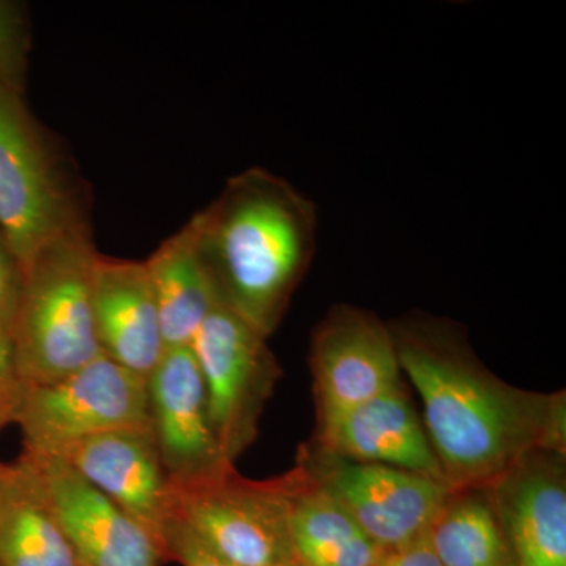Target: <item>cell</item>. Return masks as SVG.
Wrapping results in <instances>:
<instances>
[{"label":"cell","instance_id":"cell-20","mask_svg":"<svg viewBox=\"0 0 566 566\" xmlns=\"http://www.w3.org/2000/svg\"><path fill=\"white\" fill-rule=\"evenodd\" d=\"M163 549L164 556L175 558L182 566H237L175 515L163 528Z\"/></svg>","mask_w":566,"mask_h":566},{"label":"cell","instance_id":"cell-2","mask_svg":"<svg viewBox=\"0 0 566 566\" xmlns=\"http://www.w3.org/2000/svg\"><path fill=\"white\" fill-rule=\"evenodd\" d=\"M191 221L218 303L270 337L314 259V202L279 175L252 167L230 178Z\"/></svg>","mask_w":566,"mask_h":566},{"label":"cell","instance_id":"cell-3","mask_svg":"<svg viewBox=\"0 0 566 566\" xmlns=\"http://www.w3.org/2000/svg\"><path fill=\"white\" fill-rule=\"evenodd\" d=\"M91 229L43 245L22 268L11 340L24 386L50 385L102 356L92 303Z\"/></svg>","mask_w":566,"mask_h":566},{"label":"cell","instance_id":"cell-9","mask_svg":"<svg viewBox=\"0 0 566 566\" xmlns=\"http://www.w3.org/2000/svg\"><path fill=\"white\" fill-rule=\"evenodd\" d=\"M311 367L319 423L401 385L392 331L371 312L334 307L312 338Z\"/></svg>","mask_w":566,"mask_h":566},{"label":"cell","instance_id":"cell-15","mask_svg":"<svg viewBox=\"0 0 566 566\" xmlns=\"http://www.w3.org/2000/svg\"><path fill=\"white\" fill-rule=\"evenodd\" d=\"M92 303L104 356L148 379L166 344L147 264L98 253L93 264Z\"/></svg>","mask_w":566,"mask_h":566},{"label":"cell","instance_id":"cell-25","mask_svg":"<svg viewBox=\"0 0 566 566\" xmlns=\"http://www.w3.org/2000/svg\"><path fill=\"white\" fill-rule=\"evenodd\" d=\"M9 423H13V409L0 408V431Z\"/></svg>","mask_w":566,"mask_h":566},{"label":"cell","instance_id":"cell-18","mask_svg":"<svg viewBox=\"0 0 566 566\" xmlns=\"http://www.w3.org/2000/svg\"><path fill=\"white\" fill-rule=\"evenodd\" d=\"M145 264L155 290L166 349L191 345L218 304L200 259L192 221L167 238Z\"/></svg>","mask_w":566,"mask_h":566},{"label":"cell","instance_id":"cell-24","mask_svg":"<svg viewBox=\"0 0 566 566\" xmlns=\"http://www.w3.org/2000/svg\"><path fill=\"white\" fill-rule=\"evenodd\" d=\"M375 566H441V564L424 535L409 545L386 551Z\"/></svg>","mask_w":566,"mask_h":566},{"label":"cell","instance_id":"cell-19","mask_svg":"<svg viewBox=\"0 0 566 566\" xmlns=\"http://www.w3.org/2000/svg\"><path fill=\"white\" fill-rule=\"evenodd\" d=\"M427 539L441 566H516L490 488L452 491Z\"/></svg>","mask_w":566,"mask_h":566},{"label":"cell","instance_id":"cell-17","mask_svg":"<svg viewBox=\"0 0 566 566\" xmlns=\"http://www.w3.org/2000/svg\"><path fill=\"white\" fill-rule=\"evenodd\" d=\"M290 534L301 566H375L386 553L303 465L292 472Z\"/></svg>","mask_w":566,"mask_h":566},{"label":"cell","instance_id":"cell-6","mask_svg":"<svg viewBox=\"0 0 566 566\" xmlns=\"http://www.w3.org/2000/svg\"><path fill=\"white\" fill-rule=\"evenodd\" d=\"M24 450L52 453L91 436L150 427L147 379L111 357H96L50 385L25 386L14 408Z\"/></svg>","mask_w":566,"mask_h":566},{"label":"cell","instance_id":"cell-23","mask_svg":"<svg viewBox=\"0 0 566 566\" xmlns=\"http://www.w3.org/2000/svg\"><path fill=\"white\" fill-rule=\"evenodd\" d=\"M24 382L18 374L13 340L6 327L0 326V408H17Z\"/></svg>","mask_w":566,"mask_h":566},{"label":"cell","instance_id":"cell-1","mask_svg":"<svg viewBox=\"0 0 566 566\" xmlns=\"http://www.w3.org/2000/svg\"><path fill=\"white\" fill-rule=\"evenodd\" d=\"M401 371L423 405V428L447 485L488 488L535 450L565 453L564 395L506 385L444 319L389 324Z\"/></svg>","mask_w":566,"mask_h":566},{"label":"cell","instance_id":"cell-27","mask_svg":"<svg viewBox=\"0 0 566 566\" xmlns=\"http://www.w3.org/2000/svg\"><path fill=\"white\" fill-rule=\"evenodd\" d=\"M296 566H301L300 564H297Z\"/></svg>","mask_w":566,"mask_h":566},{"label":"cell","instance_id":"cell-16","mask_svg":"<svg viewBox=\"0 0 566 566\" xmlns=\"http://www.w3.org/2000/svg\"><path fill=\"white\" fill-rule=\"evenodd\" d=\"M54 510L22 458L0 464V566H76Z\"/></svg>","mask_w":566,"mask_h":566},{"label":"cell","instance_id":"cell-22","mask_svg":"<svg viewBox=\"0 0 566 566\" xmlns=\"http://www.w3.org/2000/svg\"><path fill=\"white\" fill-rule=\"evenodd\" d=\"M21 33L13 7L0 2V84L17 88L22 57Z\"/></svg>","mask_w":566,"mask_h":566},{"label":"cell","instance_id":"cell-7","mask_svg":"<svg viewBox=\"0 0 566 566\" xmlns=\"http://www.w3.org/2000/svg\"><path fill=\"white\" fill-rule=\"evenodd\" d=\"M266 340L218 303L189 345L202 374L212 431L233 464L255 439L260 412L281 374Z\"/></svg>","mask_w":566,"mask_h":566},{"label":"cell","instance_id":"cell-21","mask_svg":"<svg viewBox=\"0 0 566 566\" xmlns=\"http://www.w3.org/2000/svg\"><path fill=\"white\" fill-rule=\"evenodd\" d=\"M22 289V266L0 233V326L11 333ZM11 335V334H10Z\"/></svg>","mask_w":566,"mask_h":566},{"label":"cell","instance_id":"cell-13","mask_svg":"<svg viewBox=\"0 0 566 566\" xmlns=\"http://www.w3.org/2000/svg\"><path fill=\"white\" fill-rule=\"evenodd\" d=\"M564 455L535 450L488 486L516 566H566Z\"/></svg>","mask_w":566,"mask_h":566},{"label":"cell","instance_id":"cell-14","mask_svg":"<svg viewBox=\"0 0 566 566\" xmlns=\"http://www.w3.org/2000/svg\"><path fill=\"white\" fill-rule=\"evenodd\" d=\"M318 441V450L329 455L356 463L390 465L447 485L422 420L408 400L403 385L319 423Z\"/></svg>","mask_w":566,"mask_h":566},{"label":"cell","instance_id":"cell-11","mask_svg":"<svg viewBox=\"0 0 566 566\" xmlns=\"http://www.w3.org/2000/svg\"><path fill=\"white\" fill-rule=\"evenodd\" d=\"M147 382L150 427L170 482H199L232 471L211 428L191 346L166 349Z\"/></svg>","mask_w":566,"mask_h":566},{"label":"cell","instance_id":"cell-4","mask_svg":"<svg viewBox=\"0 0 566 566\" xmlns=\"http://www.w3.org/2000/svg\"><path fill=\"white\" fill-rule=\"evenodd\" d=\"M84 227L61 156L20 91L0 84V233L24 268L43 245Z\"/></svg>","mask_w":566,"mask_h":566},{"label":"cell","instance_id":"cell-8","mask_svg":"<svg viewBox=\"0 0 566 566\" xmlns=\"http://www.w3.org/2000/svg\"><path fill=\"white\" fill-rule=\"evenodd\" d=\"M301 465L385 551L427 535L453 491L430 476L390 465L356 463L322 450L307 453Z\"/></svg>","mask_w":566,"mask_h":566},{"label":"cell","instance_id":"cell-10","mask_svg":"<svg viewBox=\"0 0 566 566\" xmlns=\"http://www.w3.org/2000/svg\"><path fill=\"white\" fill-rule=\"evenodd\" d=\"M39 479L77 560L88 566H158L164 551L155 538L65 461L50 453L21 455Z\"/></svg>","mask_w":566,"mask_h":566},{"label":"cell","instance_id":"cell-26","mask_svg":"<svg viewBox=\"0 0 566 566\" xmlns=\"http://www.w3.org/2000/svg\"><path fill=\"white\" fill-rule=\"evenodd\" d=\"M76 566H88V565L82 564V562H77Z\"/></svg>","mask_w":566,"mask_h":566},{"label":"cell","instance_id":"cell-5","mask_svg":"<svg viewBox=\"0 0 566 566\" xmlns=\"http://www.w3.org/2000/svg\"><path fill=\"white\" fill-rule=\"evenodd\" d=\"M292 485V474L253 482L234 469L199 482L172 483V515L233 565L296 566L290 534Z\"/></svg>","mask_w":566,"mask_h":566},{"label":"cell","instance_id":"cell-12","mask_svg":"<svg viewBox=\"0 0 566 566\" xmlns=\"http://www.w3.org/2000/svg\"><path fill=\"white\" fill-rule=\"evenodd\" d=\"M50 455L65 461L163 546V528L172 516V483L151 427L106 431L71 442Z\"/></svg>","mask_w":566,"mask_h":566}]
</instances>
